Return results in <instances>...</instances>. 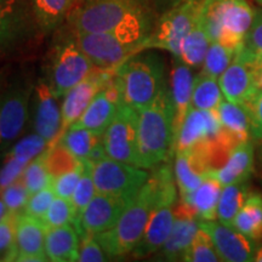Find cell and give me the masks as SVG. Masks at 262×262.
I'll use <instances>...</instances> for the list:
<instances>
[{"mask_svg":"<svg viewBox=\"0 0 262 262\" xmlns=\"http://www.w3.org/2000/svg\"><path fill=\"white\" fill-rule=\"evenodd\" d=\"M67 21L72 31L112 33L141 51L155 28L146 0H78Z\"/></svg>","mask_w":262,"mask_h":262,"instance_id":"obj_1","label":"cell"},{"mask_svg":"<svg viewBox=\"0 0 262 262\" xmlns=\"http://www.w3.org/2000/svg\"><path fill=\"white\" fill-rule=\"evenodd\" d=\"M170 194H176L175 173L169 164H160L126 205L116 226L95 235L107 256L122 257L133 253L157 205Z\"/></svg>","mask_w":262,"mask_h":262,"instance_id":"obj_2","label":"cell"},{"mask_svg":"<svg viewBox=\"0 0 262 262\" xmlns=\"http://www.w3.org/2000/svg\"><path fill=\"white\" fill-rule=\"evenodd\" d=\"M137 113V166L153 170L171 157L175 145V113L168 86Z\"/></svg>","mask_w":262,"mask_h":262,"instance_id":"obj_3","label":"cell"},{"mask_svg":"<svg viewBox=\"0 0 262 262\" xmlns=\"http://www.w3.org/2000/svg\"><path fill=\"white\" fill-rule=\"evenodd\" d=\"M136 52L114 71L123 103L140 111L165 89L163 58L155 52Z\"/></svg>","mask_w":262,"mask_h":262,"instance_id":"obj_4","label":"cell"},{"mask_svg":"<svg viewBox=\"0 0 262 262\" xmlns=\"http://www.w3.org/2000/svg\"><path fill=\"white\" fill-rule=\"evenodd\" d=\"M254 14L247 0H204L202 8L210 40L234 50L244 45Z\"/></svg>","mask_w":262,"mask_h":262,"instance_id":"obj_5","label":"cell"},{"mask_svg":"<svg viewBox=\"0 0 262 262\" xmlns=\"http://www.w3.org/2000/svg\"><path fill=\"white\" fill-rule=\"evenodd\" d=\"M204 0H183L168 9L155 25L143 50L160 49L179 58L182 42L198 18Z\"/></svg>","mask_w":262,"mask_h":262,"instance_id":"obj_6","label":"cell"},{"mask_svg":"<svg viewBox=\"0 0 262 262\" xmlns=\"http://www.w3.org/2000/svg\"><path fill=\"white\" fill-rule=\"evenodd\" d=\"M96 71L100 70L84 54L71 31L54 49L49 84L55 96L61 98Z\"/></svg>","mask_w":262,"mask_h":262,"instance_id":"obj_7","label":"cell"},{"mask_svg":"<svg viewBox=\"0 0 262 262\" xmlns=\"http://www.w3.org/2000/svg\"><path fill=\"white\" fill-rule=\"evenodd\" d=\"M96 191L131 201L149 178L146 169L110 157L93 165Z\"/></svg>","mask_w":262,"mask_h":262,"instance_id":"obj_8","label":"cell"},{"mask_svg":"<svg viewBox=\"0 0 262 262\" xmlns=\"http://www.w3.org/2000/svg\"><path fill=\"white\" fill-rule=\"evenodd\" d=\"M33 89L14 83L0 91V150H6L24 133L29 117Z\"/></svg>","mask_w":262,"mask_h":262,"instance_id":"obj_9","label":"cell"},{"mask_svg":"<svg viewBox=\"0 0 262 262\" xmlns=\"http://www.w3.org/2000/svg\"><path fill=\"white\" fill-rule=\"evenodd\" d=\"M72 31V29H71ZM73 33L75 40L97 70L113 72L124 61L140 52V48L130 44L112 33Z\"/></svg>","mask_w":262,"mask_h":262,"instance_id":"obj_10","label":"cell"},{"mask_svg":"<svg viewBox=\"0 0 262 262\" xmlns=\"http://www.w3.org/2000/svg\"><path fill=\"white\" fill-rule=\"evenodd\" d=\"M260 61L261 57L244 45L238 49L232 63L219 78L226 100L242 106L250 100L257 91L256 68Z\"/></svg>","mask_w":262,"mask_h":262,"instance_id":"obj_11","label":"cell"},{"mask_svg":"<svg viewBox=\"0 0 262 262\" xmlns=\"http://www.w3.org/2000/svg\"><path fill=\"white\" fill-rule=\"evenodd\" d=\"M137 113L123 103L103 134V143L110 158L137 166Z\"/></svg>","mask_w":262,"mask_h":262,"instance_id":"obj_12","label":"cell"},{"mask_svg":"<svg viewBox=\"0 0 262 262\" xmlns=\"http://www.w3.org/2000/svg\"><path fill=\"white\" fill-rule=\"evenodd\" d=\"M131 201L97 192L75 220L80 237L96 235L113 228Z\"/></svg>","mask_w":262,"mask_h":262,"instance_id":"obj_13","label":"cell"},{"mask_svg":"<svg viewBox=\"0 0 262 262\" xmlns=\"http://www.w3.org/2000/svg\"><path fill=\"white\" fill-rule=\"evenodd\" d=\"M37 25L32 0H0V55L16 48Z\"/></svg>","mask_w":262,"mask_h":262,"instance_id":"obj_14","label":"cell"},{"mask_svg":"<svg viewBox=\"0 0 262 262\" xmlns=\"http://www.w3.org/2000/svg\"><path fill=\"white\" fill-rule=\"evenodd\" d=\"M199 227L210 235L221 261L226 262H250L255 261L256 244L231 226L221 222L199 221Z\"/></svg>","mask_w":262,"mask_h":262,"instance_id":"obj_15","label":"cell"},{"mask_svg":"<svg viewBox=\"0 0 262 262\" xmlns=\"http://www.w3.org/2000/svg\"><path fill=\"white\" fill-rule=\"evenodd\" d=\"M61 107L49 81L39 79L33 89V125L35 134L44 137L49 145L57 142L61 131Z\"/></svg>","mask_w":262,"mask_h":262,"instance_id":"obj_16","label":"cell"},{"mask_svg":"<svg viewBox=\"0 0 262 262\" xmlns=\"http://www.w3.org/2000/svg\"><path fill=\"white\" fill-rule=\"evenodd\" d=\"M122 104V96L113 73L91 101L83 116L73 125L85 127L98 135H103L110 124L113 122Z\"/></svg>","mask_w":262,"mask_h":262,"instance_id":"obj_17","label":"cell"},{"mask_svg":"<svg viewBox=\"0 0 262 262\" xmlns=\"http://www.w3.org/2000/svg\"><path fill=\"white\" fill-rule=\"evenodd\" d=\"M176 194L166 195L159 202L150 216L142 238L133 250L135 257H143L160 250L169 238L175 221Z\"/></svg>","mask_w":262,"mask_h":262,"instance_id":"obj_18","label":"cell"},{"mask_svg":"<svg viewBox=\"0 0 262 262\" xmlns=\"http://www.w3.org/2000/svg\"><path fill=\"white\" fill-rule=\"evenodd\" d=\"M113 72H103L96 71L86 79L80 81L79 84L75 85L74 88L68 91L63 96V101L61 104V131L60 139L62 134L64 133L68 127L78 122V119L83 116V113L89 107L91 101L96 96L101 88L107 83V80L112 77ZM58 141V140H57Z\"/></svg>","mask_w":262,"mask_h":262,"instance_id":"obj_19","label":"cell"},{"mask_svg":"<svg viewBox=\"0 0 262 262\" xmlns=\"http://www.w3.org/2000/svg\"><path fill=\"white\" fill-rule=\"evenodd\" d=\"M221 130L222 124L216 111L191 108L176 135L173 150L175 153L182 152L199 143L210 141L217 137Z\"/></svg>","mask_w":262,"mask_h":262,"instance_id":"obj_20","label":"cell"},{"mask_svg":"<svg viewBox=\"0 0 262 262\" xmlns=\"http://www.w3.org/2000/svg\"><path fill=\"white\" fill-rule=\"evenodd\" d=\"M199 229V220L191 208L181 201L175 206V221L169 238L160 248L164 260H183L186 251Z\"/></svg>","mask_w":262,"mask_h":262,"instance_id":"obj_21","label":"cell"},{"mask_svg":"<svg viewBox=\"0 0 262 262\" xmlns=\"http://www.w3.org/2000/svg\"><path fill=\"white\" fill-rule=\"evenodd\" d=\"M47 226L42 220L21 211L16 222V243L18 256L16 261L42 262L49 261L45 251Z\"/></svg>","mask_w":262,"mask_h":262,"instance_id":"obj_22","label":"cell"},{"mask_svg":"<svg viewBox=\"0 0 262 262\" xmlns=\"http://www.w3.org/2000/svg\"><path fill=\"white\" fill-rule=\"evenodd\" d=\"M175 180L181 196L188 194L199 187L208 173L211 171L208 159L198 147L176 152Z\"/></svg>","mask_w":262,"mask_h":262,"instance_id":"obj_23","label":"cell"},{"mask_svg":"<svg viewBox=\"0 0 262 262\" xmlns=\"http://www.w3.org/2000/svg\"><path fill=\"white\" fill-rule=\"evenodd\" d=\"M195 78L193 77L191 67L185 64L181 60L173 64V68L170 74V83H171V100L173 104V127H175V139L183 120L192 108V94L194 88Z\"/></svg>","mask_w":262,"mask_h":262,"instance_id":"obj_24","label":"cell"},{"mask_svg":"<svg viewBox=\"0 0 262 262\" xmlns=\"http://www.w3.org/2000/svg\"><path fill=\"white\" fill-rule=\"evenodd\" d=\"M254 146L248 142L239 143L229 153L227 160L221 168L210 171L208 175L212 176L221 183V186L232 183L247 182L254 171Z\"/></svg>","mask_w":262,"mask_h":262,"instance_id":"obj_25","label":"cell"},{"mask_svg":"<svg viewBox=\"0 0 262 262\" xmlns=\"http://www.w3.org/2000/svg\"><path fill=\"white\" fill-rule=\"evenodd\" d=\"M80 235L72 224L47 228L45 251L49 261L73 262L79 258Z\"/></svg>","mask_w":262,"mask_h":262,"instance_id":"obj_26","label":"cell"},{"mask_svg":"<svg viewBox=\"0 0 262 262\" xmlns=\"http://www.w3.org/2000/svg\"><path fill=\"white\" fill-rule=\"evenodd\" d=\"M221 183L215 178L208 175L198 188L181 196L199 221H212L217 219V205L222 191Z\"/></svg>","mask_w":262,"mask_h":262,"instance_id":"obj_27","label":"cell"},{"mask_svg":"<svg viewBox=\"0 0 262 262\" xmlns=\"http://www.w3.org/2000/svg\"><path fill=\"white\" fill-rule=\"evenodd\" d=\"M210 42L211 40L209 38L208 31H206V26L201 10V14L196 18L194 26L182 42L179 60H181L183 63L189 66V67H199L204 62L206 51H208Z\"/></svg>","mask_w":262,"mask_h":262,"instance_id":"obj_28","label":"cell"},{"mask_svg":"<svg viewBox=\"0 0 262 262\" xmlns=\"http://www.w3.org/2000/svg\"><path fill=\"white\" fill-rule=\"evenodd\" d=\"M232 227L255 242L262 241V195L249 193L244 205L234 217Z\"/></svg>","mask_w":262,"mask_h":262,"instance_id":"obj_29","label":"cell"},{"mask_svg":"<svg viewBox=\"0 0 262 262\" xmlns=\"http://www.w3.org/2000/svg\"><path fill=\"white\" fill-rule=\"evenodd\" d=\"M78 0H32L35 22L42 32L56 29Z\"/></svg>","mask_w":262,"mask_h":262,"instance_id":"obj_30","label":"cell"},{"mask_svg":"<svg viewBox=\"0 0 262 262\" xmlns=\"http://www.w3.org/2000/svg\"><path fill=\"white\" fill-rule=\"evenodd\" d=\"M103 140V135H98L85 127L72 125L62 134L56 143H61L79 162H86L98 142Z\"/></svg>","mask_w":262,"mask_h":262,"instance_id":"obj_31","label":"cell"},{"mask_svg":"<svg viewBox=\"0 0 262 262\" xmlns=\"http://www.w3.org/2000/svg\"><path fill=\"white\" fill-rule=\"evenodd\" d=\"M222 126L233 135L239 143L248 142L250 137V119L247 108L229 101H222L216 110Z\"/></svg>","mask_w":262,"mask_h":262,"instance_id":"obj_32","label":"cell"},{"mask_svg":"<svg viewBox=\"0 0 262 262\" xmlns=\"http://www.w3.org/2000/svg\"><path fill=\"white\" fill-rule=\"evenodd\" d=\"M248 195L249 191L247 182L232 183V185L224 186L217 205L219 221L221 224L232 227L234 217L242 209V206L244 205Z\"/></svg>","mask_w":262,"mask_h":262,"instance_id":"obj_33","label":"cell"},{"mask_svg":"<svg viewBox=\"0 0 262 262\" xmlns=\"http://www.w3.org/2000/svg\"><path fill=\"white\" fill-rule=\"evenodd\" d=\"M222 90L219 79L201 73L195 77L192 94V108L216 111L222 100Z\"/></svg>","mask_w":262,"mask_h":262,"instance_id":"obj_34","label":"cell"},{"mask_svg":"<svg viewBox=\"0 0 262 262\" xmlns=\"http://www.w3.org/2000/svg\"><path fill=\"white\" fill-rule=\"evenodd\" d=\"M237 50L225 47L219 41H211L203 62L202 73L219 79L220 75L232 63Z\"/></svg>","mask_w":262,"mask_h":262,"instance_id":"obj_35","label":"cell"},{"mask_svg":"<svg viewBox=\"0 0 262 262\" xmlns=\"http://www.w3.org/2000/svg\"><path fill=\"white\" fill-rule=\"evenodd\" d=\"M18 212L8 211L0 221V262L16 261L18 256L16 243V222Z\"/></svg>","mask_w":262,"mask_h":262,"instance_id":"obj_36","label":"cell"},{"mask_svg":"<svg viewBox=\"0 0 262 262\" xmlns=\"http://www.w3.org/2000/svg\"><path fill=\"white\" fill-rule=\"evenodd\" d=\"M182 261L187 262H217L221 261L214 245V242L204 229L199 227L195 237L193 238L191 245Z\"/></svg>","mask_w":262,"mask_h":262,"instance_id":"obj_37","label":"cell"},{"mask_svg":"<svg viewBox=\"0 0 262 262\" xmlns=\"http://www.w3.org/2000/svg\"><path fill=\"white\" fill-rule=\"evenodd\" d=\"M44 159L51 178H56L61 173L77 168L80 163L66 147L61 143H55L44 152Z\"/></svg>","mask_w":262,"mask_h":262,"instance_id":"obj_38","label":"cell"},{"mask_svg":"<svg viewBox=\"0 0 262 262\" xmlns=\"http://www.w3.org/2000/svg\"><path fill=\"white\" fill-rule=\"evenodd\" d=\"M21 179L24 180L29 194H34L51 185V175L44 159V152L26 166Z\"/></svg>","mask_w":262,"mask_h":262,"instance_id":"obj_39","label":"cell"},{"mask_svg":"<svg viewBox=\"0 0 262 262\" xmlns=\"http://www.w3.org/2000/svg\"><path fill=\"white\" fill-rule=\"evenodd\" d=\"M93 165L94 164L90 162H83V173H81V178L71 198L74 206L75 215H77L75 220H77L78 216L81 214V211L86 208V205L89 204L91 199L94 198V195L97 193L93 178Z\"/></svg>","mask_w":262,"mask_h":262,"instance_id":"obj_40","label":"cell"},{"mask_svg":"<svg viewBox=\"0 0 262 262\" xmlns=\"http://www.w3.org/2000/svg\"><path fill=\"white\" fill-rule=\"evenodd\" d=\"M48 145L49 142L44 137L38 135V134H33V135L26 136L22 140H19L17 143H15L6 155L14 157L15 159L28 165L33 159L37 158L38 156H40L42 152L47 150Z\"/></svg>","mask_w":262,"mask_h":262,"instance_id":"obj_41","label":"cell"},{"mask_svg":"<svg viewBox=\"0 0 262 262\" xmlns=\"http://www.w3.org/2000/svg\"><path fill=\"white\" fill-rule=\"evenodd\" d=\"M75 217H77V215H75L73 203L71 199L56 195L52 201L50 208L48 209L44 219H42V222L47 226V228H54L74 224Z\"/></svg>","mask_w":262,"mask_h":262,"instance_id":"obj_42","label":"cell"},{"mask_svg":"<svg viewBox=\"0 0 262 262\" xmlns=\"http://www.w3.org/2000/svg\"><path fill=\"white\" fill-rule=\"evenodd\" d=\"M29 196L31 194L21 178L0 192V198L5 203L8 210L14 212H21V210H24Z\"/></svg>","mask_w":262,"mask_h":262,"instance_id":"obj_43","label":"cell"},{"mask_svg":"<svg viewBox=\"0 0 262 262\" xmlns=\"http://www.w3.org/2000/svg\"><path fill=\"white\" fill-rule=\"evenodd\" d=\"M83 163H80L77 168L70 170V171L61 173V175L52 178L51 187L54 189L55 194L62 198L71 199L73 195L74 189L77 187L78 182L83 173Z\"/></svg>","mask_w":262,"mask_h":262,"instance_id":"obj_44","label":"cell"},{"mask_svg":"<svg viewBox=\"0 0 262 262\" xmlns=\"http://www.w3.org/2000/svg\"><path fill=\"white\" fill-rule=\"evenodd\" d=\"M55 196H56V194H55L51 185L48 186V187L41 189V191L31 194L27 201V204H26L22 211L33 216V217L42 220Z\"/></svg>","mask_w":262,"mask_h":262,"instance_id":"obj_45","label":"cell"},{"mask_svg":"<svg viewBox=\"0 0 262 262\" xmlns=\"http://www.w3.org/2000/svg\"><path fill=\"white\" fill-rule=\"evenodd\" d=\"M250 119V135L254 141L262 140V90H257L244 104Z\"/></svg>","mask_w":262,"mask_h":262,"instance_id":"obj_46","label":"cell"},{"mask_svg":"<svg viewBox=\"0 0 262 262\" xmlns=\"http://www.w3.org/2000/svg\"><path fill=\"white\" fill-rule=\"evenodd\" d=\"M79 258L80 262H102L107 261L108 256L95 235H83L80 237Z\"/></svg>","mask_w":262,"mask_h":262,"instance_id":"obj_47","label":"cell"},{"mask_svg":"<svg viewBox=\"0 0 262 262\" xmlns=\"http://www.w3.org/2000/svg\"><path fill=\"white\" fill-rule=\"evenodd\" d=\"M26 166H27L26 164L15 159L14 157L6 155L3 166L0 168V192L21 178Z\"/></svg>","mask_w":262,"mask_h":262,"instance_id":"obj_48","label":"cell"},{"mask_svg":"<svg viewBox=\"0 0 262 262\" xmlns=\"http://www.w3.org/2000/svg\"><path fill=\"white\" fill-rule=\"evenodd\" d=\"M244 47L262 57V6L255 10L253 24L245 38Z\"/></svg>","mask_w":262,"mask_h":262,"instance_id":"obj_49","label":"cell"},{"mask_svg":"<svg viewBox=\"0 0 262 262\" xmlns=\"http://www.w3.org/2000/svg\"><path fill=\"white\" fill-rule=\"evenodd\" d=\"M256 86L257 90H262V57L256 68Z\"/></svg>","mask_w":262,"mask_h":262,"instance_id":"obj_50","label":"cell"},{"mask_svg":"<svg viewBox=\"0 0 262 262\" xmlns=\"http://www.w3.org/2000/svg\"><path fill=\"white\" fill-rule=\"evenodd\" d=\"M155 2L159 5H166L170 9V8H172L173 5H176V4H179V3L183 2V0H155Z\"/></svg>","mask_w":262,"mask_h":262,"instance_id":"obj_51","label":"cell"},{"mask_svg":"<svg viewBox=\"0 0 262 262\" xmlns=\"http://www.w3.org/2000/svg\"><path fill=\"white\" fill-rule=\"evenodd\" d=\"M8 208H6L5 203L3 202V199L0 198V221H2V219L4 217V216L6 215V212H8Z\"/></svg>","mask_w":262,"mask_h":262,"instance_id":"obj_52","label":"cell"},{"mask_svg":"<svg viewBox=\"0 0 262 262\" xmlns=\"http://www.w3.org/2000/svg\"><path fill=\"white\" fill-rule=\"evenodd\" d=\"M255 261L262 262V245L256 250V254H255Z\"/></svg>","mask_w":262,"mask_h":262,"instance_id":"obj_53","label":"cell"},{"mask_svg":"<svg viewBox=\"0 0 262 262\" xmlns=\"http://www.w3.org/2000/svg\"><path fill=\"white\" fill-rule=\"evenodd\" d=\"M258 160H260L261 164H262V140H261V146H260V148H258Z\"/></svg>","mask_w":262,"mask_h":262,"instance_id":"obj_54","label":"cell"},{"mask_svg":"<svg viewBox=\"0 0 262 262\" xmlns=\"http://www.w3.org/2000/svg\"><path fill=\"white\" fill-rule=\"evenodd\" d=\"M3 88H4V85H3V78L2 75H0V91L3 90Z\"/></svg>","mask_w":262,"mask_h":262,"instance_id":"obj_55","label":"cell"},{"mask_svg":"<svg viewBox=\"0 0 262 262\" xmlns=\"http://www.w3.org/2000/svg\"><path fill=\"white\" fill-rule=\"evenodd\" d=\"M255 3H256V4H258L260 6H262V0H254Z\"/></svg>","mask_w":262,"mask_h":262,"instance_id":"obj_56","label":"cell"}]
</instances>
